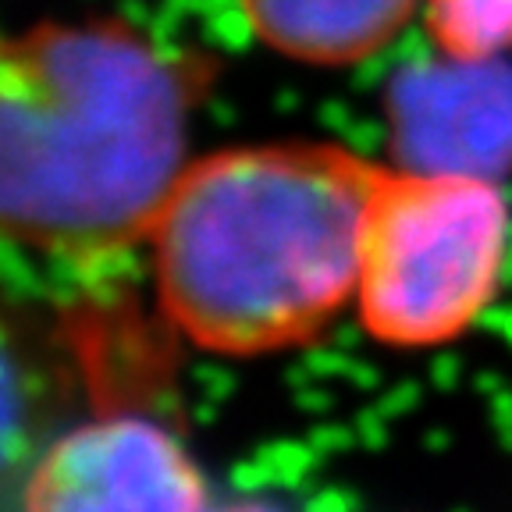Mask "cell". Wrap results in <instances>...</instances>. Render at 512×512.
I'll return each instance as SVG.
<instances>
[{
    "label": "cell",
    "instance_id": "obj_1",
    "mask_svg": "<svg viewBox=\"0 0 512 512\" xmlns=\"http://www.w3.org/2000/svg\"><path fill=\"white\" fill-rule=\"evenodd\" d=\"M207 54L121 18L40 22L0 50V214L11 239L100 264L150 239L189 168Z\"/></svg>",
    "mask_w": 512,
    "mask_h": 512
},
{
    "label": "cell",
    "instance_id": "obj_6",
    "mask_svg": "<svg viewBox=\"0 0 512 512\" xmlns=\"http://www.w3.org/2000/svg\"><path fill=\"white\" fill-rule=\"evenodd\" d=\"M424 22L448 61H495L512 50V0H424Z\"/></svg>",
    "mask_w": 512,
    "mask_h": 512
},
{
    "label": "cell",
    "instance_id": "obj_5",
    "mask_svg": "<svg viewBox=\"0 0 512 512\" xmlns=\"http://www.w3.org/2000/svg\"><path fill=\"white\" fill-rule=\"evenodd\" d=\"M242 22L267 50L313 68H349L406 29L416 0H239Z\"/></svg>",
    "mask_w": 512,
    "mask_h": 512
},
{
    "label": "cell",
    "instance_id": "obj_2",
    "mask_svg": "<svg viewBox=\"0 0 512 512\" xmlns=\"http://www.w3.org/2000/svg\"><path fill=\"white\" fill-rule=\"evenodd\" d=\"M381 171L320 139L189 160L150 232L168 317L217 352L310 338L356 299Z\"/></svg>",
    "mask_w": 512,
    "mask_h": 512
},
{
    "label": "cell",
    "instance_id": "obj_7",
    "mask_svg": "<svg viewBox=\"0 0 512 512\" xmlns=\"http://www.w3.org/2000/svg\"><path fill=\"white\" fill-rule=\"evenodd\" d=\"M207 512H278L264 502H235V505H221V509H207Z\"/></svg>",
    "mask_w": 512,
    "mask_h": 512
},
{
    "label": "cell",
    "instance_id": "obj_4",
    "mask_svg": "<svg viewBox=\"0 0 512 512\" xmlns=\"http://www.w3.org/2000/svg\"><path fill=\"white\" fill-rule=\"evenodd\" d=\"M29 512H207V498L175 434L111 413L50 445L32 473Z\"/></svg>",
    "mask_w": 512,
    "mask_h": 512
},
{
    "label": "cell",
    "instance_id": "obj_3",
    "mask_svg": "<svg viewBox=\"0 0 512 512\" xmlns=\"http://www.w3.org/2000/svg\"><path fill=\"white\" fill-rule=\"evenodd\" d=\"M509 235V203L498 178L381 171L356 281L367 331L402 349L463 335L495 299Z\"/></svg>",
    "mask_w": 512,
    "mask_h": 512
}]
</instances>
